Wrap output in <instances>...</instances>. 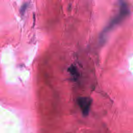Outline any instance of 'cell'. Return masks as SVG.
I'll list each match as a JSON object with an SVG mask.
<instances>
[{"label": "cell", "instance_id": "cell-1", "mask_svg": "<svg viewBox=\"0 0 133 133\" xmlns=\"http://www.w3.org/2000/svg\"><path fill=\"white\" fill-rule=\"evenodd\" d=\"M120 13L119 14V15L116 17L114 18L113 20L112 21L111 23L109 24L108 27L105 30V34L108 31L111 30L114 26H115L116 25L118 24L121 21L123 20V18L126 17V16L129 14V9L128 6L126 5V4L125 2H122L121 6H120Z\"/></svg>", "mask_w": 133, "mask_h": 133}, {"label": "cell", "instance_id": "cell-2", "mask_svg": "<svg viewBox=\"0 0 133 133\" xmlns=\"http://www.w3.org/2000/svg\"><path fill=\"white\" fill-rule=\"evenodd\" d=\"M92 103V99L89 97H82L78 98L77 103L84 116H86L89 113Z\"/></svg>", "mask_w": 133, "mask_h": 133}, {"label": "cell", "instance_id": "cell-3", "mask_svg": "<svg viewBox=\"0 0 133 133\" xmlns=\"http://www.w3.org/2000/svg\"><path fill=\"white\" fill-rule=\"evenodd\" d=\"M27 6L28 5L27 4H25L22 5L21 8V10H20L21 14H24L25 12V10H26V9H27Z\"/></svg>", "mask_w": 133, "mask_h": 133}]
</instances>
